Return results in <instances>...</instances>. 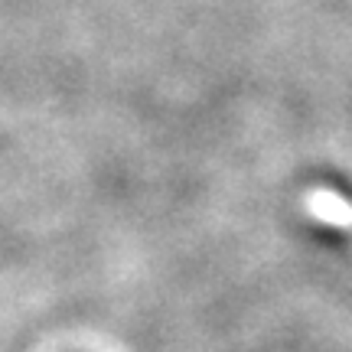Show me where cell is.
Segmentation results:
<instances>
[{"instance_id": "cell-1", "label": "cell", "mask_w": 352, "mask_h": 352, "mask_svg": "<svg viewBox=\"0 0 352 352\" xmlns=\"http://www.w3.org/2000/svg\"><path fill=\"white\" fill-rule=\"evenodd\" d=\"M329 183H333V186L340 189V192H342V199H346V202L352 206V183H346V179H340V176H333Z\"/></svg>"}]
</instances>
